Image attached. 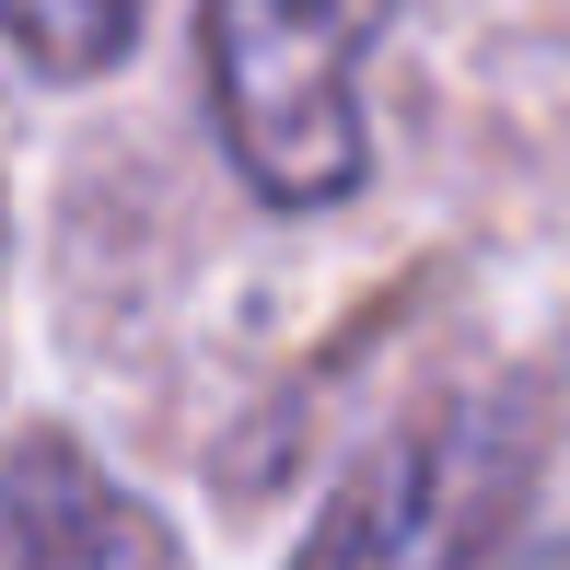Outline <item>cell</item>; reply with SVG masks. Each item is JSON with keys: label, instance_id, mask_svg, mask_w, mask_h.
<instances>
[{"label": "cell", "instance_id": "obj_5", "mask_svg": "<svg viewBox=\"0 0 570 570\" xmlns=\"http://www.w3.org/2000/svg\"><path fill=\"white\" fill-rule=\"evenodd\" d=\"M524 570H570V535H559V548H535V559H524Z\"/></svg>", "mask_w": 570, "mask_h": 570}, {"label": "cell", "instance_id": "obj_2", "mask_svg": "<svg viewBox=\"0 0 570 570\" xmlns=\"http://www.w3.org/2000/svg\"><path fill=\"white\" fill-rule=\"evenodd\" d=\"M524 478H535L524 407L465 396L443 420L396 431L384 454H361L292 570H489L501 524L524 512Z\"/></svg>", "mask_w": 570, "mask_h": 570}, {"label": "cell", "instance_id": "obj_1", "mask_svg": "<svg viewBox=\"0 0 570 570\" xmlns=\"http://www.w3.org/2000/svg\"><path fill=\"white\" fill-rule=\"evenodd\" d=\"M396 0H198L222 151L268 210H338L373 164L361 59L384 47Z\"/></svg>", "mask_w": 570, "mask_h": 570}, {"label": "cell", "instance_id": "obj_3", "mask_svg": "<svg viewBox=\"0 0 570 570\" xmlns=\"http://www.w3.org/2000/svg\"><path fill=\"white\" fill-rule=\"evenodd\" d=\"M0 570H187V548L70 431H23L0 443Z\"/></svg>", "mask_w": 570, "mask_h": 570}, {"label": "cell", "instance_id": "obj_4", "mask_svg": "<svg viewBox=\"0 0 570 570\" xmlns=\"http://www.w3.org/2000/svg\"><path fill=\"white\" fill-rule=\"evenodd\" d=\"M140 36V0H0V47L47 82H94Z\"/></svg>", "mask_w": 570, "mask_h": 570}]
</instances>
